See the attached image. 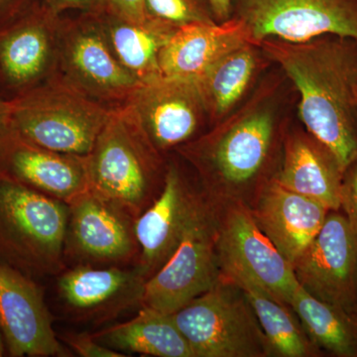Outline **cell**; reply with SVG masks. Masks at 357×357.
<instances>
[{
  "label": "cell",
  "instance_id": "6da1fadb",
  "mask_svg": "<svg viewBox=\"0 0 357 357\" xmlns=\"http://www.w3.org/2000/svg\"><path fill=\"white\" fill-rule=\"evenodd\" d=\"M284 77H265L241 107L175 150L211 201L250 208L276 178L289 126L281 109Z\"/></svg>",
  "mask_w": 357,
  "mask_h": 357
},
{
  "label": "cell",
  "instance_id": "7a4b0ae2",
  "mask_svg": "<svg viewBox=\"0 0 357 357\" xmlns=\"http://www.w3.org/2000/svg\"><path fill=\"white\" fill-rule=\"evenodd\" d=\"M262 50L299 93L304 128L344 170L357 160V41L324 35L300 43L265 40Z\"/></svg>",
  "mask_w": 357,
  "mask_h": 357
},
{
  "label": "cell",
  "instance_id": "3957f363",
  "mask_svg": "<svg viewBox=\"0 0 357 357\" xmlns=\"http://www.w3.org/2000/svg\"><path fill=\"white\" fill-rule=\"evenodd\" d=\"M89 191L137 220L158 198L168 159L141 126L130 103L114 107L88 155Z\"/></svg>",
  "mask_w": 357,
  "mask_h": 357
},
{
  "label": "cell",
  "instance_id": "277c9868",
  "mask_svg": "<svg viewBox=\"0 0 357 357\" xmlns=\"http://www.w3.org/2000/svg\"><path fill=\"white\" fill-rule=\"evenodd\" d=\"M69 204L26 187L0 171V263L39 279L67 267Z\"/></svg>",
  "mask_w": 357,
  "mask_h": 357
},
{
  "label": "cell",
  "instance_id": "5b68a950",
  "mask_svg": "<svg viewBox=\"0 0 357 357\" xmlns=\"http://www.w3.org/2000/svg\"><path fill=\"white\" fill-rule=\"evenodd\" d=\"M110 110L57 74L7 100L9 128L16 135L37 146L79 156H88Z\"/></svg>",
  "mask_w": 357,
  "mask_h": 357
},
{
  "label": "cell",
  "instance_id": "8992f818",
  "mask_svg": "<svg viewBox=\"0 0 357 357\" xmlns=\"http://www.w3.org/2000/svg\"><path fill=\"white\" fill-rule=\"evenodd\" d=\"M171 316L194 357H269L255 310L225 275Z\"/></svg>",
  "mask_w": 357,
  "mask_h": 357
},
{
  "label": "cell",
  "instance_id": "52a82bcc",
  "mask_svg": "<svg viewBox=\"0 0 357 357\" xmlns=\"http://www.w3.org/2000/svg\"><path fill=\"white\" fill-rule=\"evenodd\" d=\"M218 208L202 192L170 259L145 284L142 306L173 314L222 276Z\"/></svg>",
  "mask_w": 357,
  "mask_h": 357
},
{
  "label": "cell",
  "instance_id": "ba28073f",
  "mask_svg": "<svg viewBox=\"0 0 357 357\" xmlns=\"http://www.w3.org/2000/svg\"><path fill=\"white\" fill-rule=\"evenodd\" d=\"M56 74L109 109L130 102L142 84L119 62L91 10L63 18Z\"/></svg>",
  "mask_w": 357,
  "mask_h": 357
},
{
  "label": "cell",
  "instance_id": "9c48e42d",
  "mask_svg": "<svg viewBox=\"0 0 357 357\" xmlns=\"http://www.w3.org/2000/svg\"><path fill=\"white\" fill-rule=\"evenodd\" d=\"M217 204L222 274L251 282L290 306L300 286L292 264L259 229L249 206L241 203Z\"/></svg>",
  "mask_w": 357,
  "mask_h": 357
},
{
  "label": "cell",
  "instance_id": "30bf717a",
  "mask_svg": "<svg viewBox=\"0 0 357 357\" xmlns=\"http://www.w3.org/2000/svg\"><path fill=\"white\" fill-rule=\"evenodd\" d=\"M251 38L300 43L324 35L357 41V0H232Z\"/></svg>",
  "mask_w": 357,
  "mask_h": 357
},
{
  "label": "cell",
  "instance_id": "8fae6325",
  "mask_svg": "<svg viewBox=\"0 0 357 357\" xmlns=\"http://www.w3.org/2000/svg\"><path fill=\"white\" fill-rule=\"evenodd\" d=\"M135 225L128 211L89 190L69 204L66 263L135 266L140 255Z\"/></svg>",
  "mask_w": 357,
  "mask_h": 357
},
{
  "label": "cell",
  "instance_id": "7c38bea8",
  "mask_svg": "<svg viewBox=\"0 0 357 357\" xmlns=\"http://www.w3.org/2000/svg\"><path fill=\"white\" fill-rule=\"evenodd\" d=\"M63 17L40 0L13 22L0 28V88L20 96L57 73Z\"/></svg>",
  "mask_w": 357,
  "mask_h": 357
},
{
  "label": "cell",
  "instance_id": "4fadbf2b",
  "mask_svg": "<svg viewBox=\"0 0 357 357\" xmlns=\"http://www.w3.org/2000/svg\"><path fill=\"white\" fill-rule=\"evenodd\" d=\"M292 266L310 295L357 307V234L340 210L328 211L323 227Z\"/></svg>",
  "mask_w": 357,
  "mask_h": 357
},
{
  "label": "cell",
  "instance_id": "5bb4252c",
  "mask_svg": "<svg viewBox=\"0 0 357 357\" xmlns=\"http://www.w3.org/2000/svg\"><path fill=\"white\" fill-rule=\"evenodd\" d=\"M128 103L148 137L166 156L208 128V115L195 79L159 77L141 84Z\"/></svg>",
  "mask_w": 357,
  "mask_h": 357
},
{
  "label": "cell",
  "instance_id": "9a60e30c",
  "mask_svg": "<svg viewBox=\"0 0 357 357\" xmlns=\"http://www.w3.org/2000/svg\"><path fill=\"white\" fill-rule=\"evenodd\" d=\"M0 332L13 357H68L35 279L0 263Z\"/></svg>",
  "mask_w": 357,
  "mask_h": 357
},
{
  "label": "cell",
  "instance_id": "2e32d148",
  "mask_svg": "<svg viewBox=\"0 0 357 357\" xmlns=\"http://www.w3.org/2000/svg\"><path fill=\"white\" fill-rule=\"evenodd\" d=\"M146 280L135 267L77 264L57 276L59 299L79 323L102 324L142 306Z\"/></svg>",
  "mask_w": 357,
  "mask_h": 357
},
{
  "label": "cell",
  "instance_id": "e0dca14e",
  "mask_svg": "<svg viewBox=\"0 0 357 357\" xmlns=\"http://www.w3.org/2000/svg\"><path fill=\"white\" fill-rule=\"evenodd\" d=\"M201 189L182 167L168 159L163 190L154 203L136 220L140 255L136 269L145 280L164 266L177 248Z\"/></svg>",
  "mask_w": 357,
  "mask_h": 357
},
{
  "label": "cell",
  "instance_id": "ac0fdd59",
  "mask_svg": "<svg viewBox=\"0 0 357 357\" xmlns=\"http://www.w3.org/2000/svg\"><path fill=\"white\" fill-rule=\"evenodd\" d=\"M0 171L67 204L89 190L88 156L37 146L11 130L0 149Z\"/></svg>",
  "mask_w": 357,
  "mask_h": 357
},
{
  "label": "cell",
  "instance_id": "d6986e66",
  "mask_svg": "<svg viewBox=\"0 0 357 357\" xmlns=\"http://www.w3.org/2000/svg\"><path fill=\"white\" fill-rule=\"evenodd\" d=\"M255 222L292 264L314 241L330 208L273 178L250 206Z\"/></svg>",
  "mask_w": 357,
  "mask_h": 357
},
{
  "label": "cell",
  "instance_id": "ffe728a7",
  "mask_svg": "<svg viewBox=\"0 0 357 357\" xmlns=\"http://www.w3.org/2000/svg\"><path fill=\"white\" fill-rule=\"evenodd\" d=\"M344 173L330 148L306 128L288 126L275 178L283 187L338 211Z\"/></svg>",
  "mask_w": 357,
  "mask_h": 357
},
{
  "label": "cell",
  "instance_id": "44dd1931",
  "mask_svg": "<svg viewBox=\"0 0 357 357\" xmlns=\"http://www.w3.org/2000/svg\"><path fill=\"white\" fill-rule=\"evenodd\" d=\"M253 42L243 21L196 22L177 28L159 55L162 76L197 79L227 52ZM257 44V43H256Z\"/></svg>",
  "mask_w": 357,
  "mask_h": 357
},
{
  "label": "cell",
  "instance_id": "7402d4cb",
  "mask_svg": "<svg viewBox=\"0 0 357 357\" xmlns=\"http://www.w3.org/2000/svg\"><path fill=\"white\" fill-rule=\"evenodd\" d=\"M271 64L259 44L248 42L225 53L195 79L208 115V128L248 100Z\"/></svg>",
  "mask_w": 357,
  "mask_h": 357
},
{
  "label": "cell",
  "instance_id": "603a6c76",
  "mask_svg": "<svg viewBox=\"0 0 357 357\" xmlns=\"http://www.w3.org/2000/svg\"><path fill=\"white\" fill-rule=\"evenodd\" d=\"M89 10L100 21L119 62L141 84L162 76L160 52L177 28L150 16L143 21H129L112 14Z\"/></svg>",
  "mask_w": 357,
  "mask_h": 357
},
{
  "label": "cell",
  "instance_id": "cb8c5ba5",
  "mask_svg": "<svg viewBox=\"0 0 357 357\" xmlns=\"http://www.w3.org/2000/svg\"><path fill=\"white\" fill-rule=\"evenodd\" d=\"M105 347L121 354L158 357H194L172 316L141 307L133 319L93 333Z\"/></svg>",
  "mask_w": 357,
  "mask_h": 357
},
{
  "label": "cell",
  "instance_id": "d4e9b609",
  "mask_svg": "<svg viewBox=\"0 0 357 357\" xmlns=\"http://www.w3.org/2000/svg\"><path fill=\"white\" fill-rule=\"evenodd\" d=\"M290 306L312 342L333 356L357 357V307L317 299L299 286Z\"/></svg>",
  "mask_w": 357,
  "mask_h": 357
},
{
  "label": "cell",
  "instance_id": "484cf974",
  "mask_svg": "<svg viewBox=\"0 0 357 357\" xmlns=\"http://www.w3.org/2000/svg\"><path fill=\"white\" fill-rule=\"evenodd\" d=\"M243 289L261 326L270 357H319L324 351L312 342L292 307L275 300L261 288L231 279Z\"/></svg>",
  "mask_w": 357,
  "mask_h": 357
},
{
  "label": "cell",
  "instance_id": "4316f807",
  "mask_svg": "<svg viewBox=\"0 0 357 357\" xmlns=\"http://www.w3.org/2000/svg\"><path fill=\"white\" fill-rule=\"evenodd\" d=\"M150 17L178 28L196 22H217L208 0H145Z\"/></svg>",
  "mask_w": 357,
  "mask_h": 357
},
{
  "label": "cell",
  "instance_id": "83f0119b",
  "mask_svg": "<svg viewBox=\"0 0 357 357\" xmlns=\"http://www.w3.org/2000/svg\"><path fill=\"white\" fill-rule=\"evenodd\" d=\"M77 356L82 357H126L105 344H100L93 335L88 333H67L59 337Z\"/></svg>",
  "mask_w": 357,
  "mask_h": 357
},
{
  "label": "cell",
  "instance_id": "f1b7e54d",
  "mask_svg": "<svg viewBox=\"0 0 357 357\" xmlns=\"http://www.w3.org/2000/svg\"><path fill=\"white\" fill-rule=\"evenodd\" d=\"M91 9L129 21H143L148 17L145 0H93Z\"/></svg>",
  "mask_w": 357,
  "mask_h": 357
},
{
  "label": "cell",
  "instance_id": "f546056e",
  "mask_svg": "<svg viewBox=\"0 0 357 357\" xmlns=\"http://www.w3.org/2000/svg\"><path fill=\"white\" fill-rule=\"evenodd\" d=\"M340 211L357 234V160L345 168L340 191Z\"/></svg>",
  "mask_w": 357,
  "mask_h": 357
},
{
  "label": "cell",
  "instance_id": "4dcf8cb0",
  "mask_svg": "<svg viewBox=\"0 0 357 357\" xmlns=\"http://www.w3.org/2000/svg\"><path fill=\"white\" fill-rule=\"evenodd\" d=\"M40 0H0V28L27 13Z\"/></svg>",
  "mask_w": 357,
  "mask_h": 357
},
{
  "label": "cell",
  "instance_id": "1f68e13d",
  "mask_svg": "<svg viewBox=\"0 0 357 357\" xmlns=\"http://www.w3.org/2000/svg\"><path fill=\"white\" fill-rule=\"evenodd\" d=\"M46 6L61 14L68 10L88 11L93 6V0H43Z\"/></svg>",
  "mask_w": 357,
  "mask_h": 357
},
{
  "label": "cell",
  "instance_id": "d6a6232c",
  "mask_svg": "<svg viewBox=\"0 0 357 357\" xmlns=\"http://www.w3.org/2000/svg\"><path fill=\"white\" fill-rule=\"evenodd\" d=\"M217 22L229 20L232 15V0H208Z\"/></svg>",
  "mask_w": 357,
  "mask_h": 357
},
{
  "label": "cell",
  "instance_id": "836d02e7",
  "mask_svg": "<svg viewBox=\"0 0 357 357\" xmlns=\"http://www.w3.org/2000/svg\"><path fill=\"white\" fill-rule=\"evenodd\" d=\"M9 131L10 128L8 126V117H7V100L0 96V149Z\"/></svg>",
  "mask_w": 357,
  "mask_h": 357
},
{
  "label": "cell",
  "instance_id": "e575fe53",
  "mask_svg": "<svg viewBox=\"0 0 357 357\" xmlns=\"http://www.w3.org/2000/svg\"><path fill=\"white\" fill-rule=\"evenodd\" d=\"M6 344H4L3 337L2 333L0 332V357L3 356L6 354Z\"/></svg>",
  "mask_w": 357,
  "mask_h": 357
}]
</instances>
